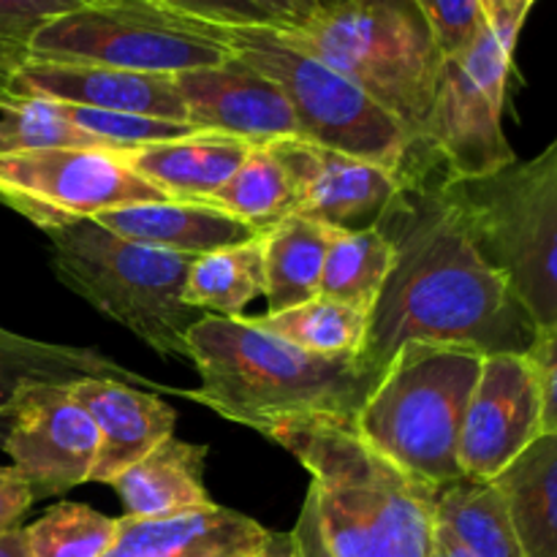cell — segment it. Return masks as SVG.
<instances>
[{
  "instance_id": "6da1fadb",
  "label": "cell",
  "mask_w": 557,
  "mask_h": 557,
  "mask_svg": "<svg viewBox=\"0 0 557 557\" xmlns=\"http://www.w3.org/2000/svg\"><path fill=\"white\" fill-rule=\"evenodd\" d=\"M375 226L395 250L370 310L359 364L384 375L408 343L460 346L484 354H528L536 326L506 277L484 259L466 215L449 194V174L430 150L400 174Z\"/></svg>"
},
{
  "instance_id": "7a4b0ae2",
  "label": "cell",
  "mask_w": 557,
  "mask_h": 557,
  "mask_svg": "<svg viewBox=\"0 0 557 557\" xmlns=\"http://www.w3.org/2000/svg\"><path fill=\"white\" fill-rule=\"evenodd\" d=\"M313 476L332 557H435L438 490L386 460L351 417L302 413L261 428Z\"/></svg>"
},
{
  "instance_id": "3957f363",
  "label": "cell",
  "mask_w": 557,
  "mask_h": 557,
  "mask_svg": "<svg viewBox=\"0 0 557 557\" xmlns=\"http://www.w3.org/2000/svg\"><path fill=\"white\" fill-rule=\"evenodd\" d=\"M188 359L201 384L199 389H174V395L259 433L275 419L302 413L357 419L381 381L359 359L302 351L245 315L196 321L188 332Z\"/></svg>"
},
{
  "instance_id": "277c9868",
  "label": "cell",
  "mask_w": 557,
  "mask_h": 557,
  "mask_svg": "<svg viewBox=\"0 0 557 557\" xmlns=\"http://www.w3.org/2000/svg\"><path fill=\"white\" fill-rule=\"evenodd\" d=\"M277 33L341 71L413 145H424L444 52L413 0H321L299 25Z\"/></svg>"
},
{
  "instance_id": "5b68a950",
  "label": "cell",
  "mask_w": 557,
  "mask_h": 557,
  "mask_svg": "<svg viewBox=\"0 0 557 557\" xmlns=\"http://www.w3.org/2000/svg\"><path fill=\"white\" fill-rule=\"evenodd\" d=\"M484 354L460 346L408 343L357 413L373 449L430 487L462 479L460 435Z\"/></svg>"
},
{
  "instance_id": "8992f818",
  "label": "cell",
  "mask_w": 557,
  "mask_h": 557,
  "mask_svg": "<svg viewBox=\"0 0 557 557\" xmlns=\"http://www.w3.org/2000/svg\"><path fill=\"white\" fill-rule=\"evenodd\" d=\"M44 234L49 264L65 288L161 357L188 359V332L205 319L185 302L190 256L131 243L92 218Z\"/></svg>"
},
{
  "instance_id": "52a82bcc",
  "label": "cell",
  "mask_w": 557,
  "mask_h": 557,
  "mask_svg": "<svg viewBox=\"0 0 557 557\" xmlns=\"http://www.w3.org/2000/svg\"><path fill=\"white\" fill-rule=\"evenodd\" d=\"M484 259L539 330L557 326V139L531 161L479 180H449Z\"/></svg>"
},
{
  "instance_id": "ba28073f",
  "label": "cell",
  "mask_w": 557,
  "mask_h": 557,
  "mask_svg": "<svg viewBox=\"0 0 557 557\" xmlns=\"http://www.w3.org/2000/svg\"><path fill=\"white\" fill-rule=\"evenodd\" d=\"M228 41L234 58L281 87L302 139L395 174L424 147L413 145L403 125L341 71L286 41L277 25L228 27Z\"/></svg>"
},
{
  "instance_id": "9c48e42d",
  "label": "cell",
  "mask_w": 557,
  "mask_h": 557,
  "mask_svg": "<svg viewBox=\"0 0 557 557\" xmlns=\"http://www.w3.org/2000/svg\"><path fill=\"white\" fill-rule=\"evenodd\" d=\"M228 27L166 9L156 0H90L44 22L30 60L90 63L177 76L232 60Z\"/></svg>"
},
{
  "instance_id": "30bf717a",
  "label": "cell",
  "mask_w": 557,
  "mask_h": 557,
  "mask_svg": "<svg viewBox=\"0 0 557 557\" xmlns=\"http://www.w3.org/2000/svg\"><path fill=\"white\" fill-rule=\"evenodd\" d=\"M511 58L515 47L484 27L441 63L424 145L444 163L449 180L490 177L517 161L504 134Z\"/></svg>"
},
{
  "instance_id": "8fae6325",
  "label": "cell",
  "mask_w": 557,
  "mask_h": 557,
  "mask_svg": "<svg viewBox=\"0 0 557 557\" xmlns=\"http://www.w3.org/2000/svg\"><path fill=\"white\" fill-rule=\"evenodd\" d=\"M166 201L112 147H49L0 156V205L47 228L114 207Z\"/></svg>"
},
{
  "instance_id": "7c38bea8",
  "label": "cell",
  "mask_w": 557,
  "mask_h": 557,
  "mask_svg": "<svg viewBox=\"0 0 557 557\" xmlns=\"http://www.w3.org/2000/svg\"><path fill=\"white\" fill-rule=\"evenodd\" d=\"M0 449L38 498L87 484L98 460V428L71 384L27 386L11 406Z\"/></svg>"
},
{
  "instance_id": "4fadbf2b",
  "label": "cell",
  "mask_w": 557,
  "mask_h": 557,
  "mask_svg": "<svg viewBox=\"0 0 557 557\" xmlns=\"http://www.w3.org/2000/svg\"><path fill=\"white\" fill-rule=\"evenodd\" d=\"M542 435V397L528 354H490L460 435L462 476L493 482Z\"/></svg>"
},
{
  "instance_id": "5bb4252c",
  "label": "cell",
  "mask_w": 557,
  "mask_h": 557,
  "mask_svg": "<svg viewBox=\"0 0 557 557\" xmlns=\"http://www.w3.org/2000/svg\"><path fill=\"white\" fill-rule=\"evenodd\" d=\"M286 169L297 194V215L330 228H370L395 196L400 177L395 172L302 136H288L264 145Z\"/></svg>"
},
{
  "instance_id": "9a60e30c",
  "label": "cell",
  "mask_w": 557,
  "mask_h": 557,
  "mask_svg": "<svg viewBox=\"0 0 557 557\" xmlns=\"http://www.w3.org/2000/svg\"><path fill=\"white\" fill-rule=\"evenodd\" d=\"M188 123L199 131L234 136L248 145H270L299 136L297 117L281 87L239 58L174 76Z\"/></svg>"
},
{
  "instance_id": "2e32d148",
  "label": "cell",
  "mask_w": 557,
  "mask_h": 557,
  "mask_svg": "<svg viewBox=\"0 0 557 557\" xmlns=\"http://www.w3.org/2000/svg\"><path fill=\"white\" fill-rule=\"evenodd\" d=\"M22 98H47L74 107L188 123V109L174 85V76L139 74V71L109 69V65L30 60L11 82L5 107Z\"/></svg>"
},
{
  "instance_id": "e0dca14e",
  "label": "cell",
  "mask_w": 557,
  "mask_h": 557,
  "mask_svg": "<svg viewBox=\"0 0 557 557\" xmlns=\"http://www.w3.org/2000/svg\"><path fill=\"white\" fill-rule=\"evenodd\" d=\"M71 392L98 428V460L90 482L109 484L174 435L177 413L156 392L109 379L76 381Z\"/></svg>"
},
{
  "instance_id": "ac0fdd59",
  "label": "cell",
  "mask_w": 557,
  "mask_h": 557,
  "mask_svg": "<svg viewBox=\"0 0 557 557\" xmlns=\"http://www.w3.org/2000/svg\"><path fill=\"white\" fill-rule=\"evenodd\" d=\"M267 536L253 517L212 504L163 520L120 517L117 542L103 557H253Z\"/></svg>"
},
{
  "instance_id": "d6986e66",
  "label": "cell",
  "mask_w": 557,
  "mask_h": 557,
  "mask_svg": "<svg viewBox=\"0 0 557 557\" xmlns=\"http://www.w3.org/2000/svg\"><path fill=\"white\" fill-rule=\"evenodd\" d=\"M92 221L131 243L190 256V259L250 243L261 234L210 201H141V205L114 207Z\"/></svg>"
},
{
  "instance_id": "ffe728a7",
  "label": "cell",
  "mask_w": 557,
  "mask_h": 557,
  "mask_svg": "<svg viewBox=\"0 0 557 557\" xmlns=\"http://www.w3.org/2000/svg\"><path fill=\"white\" fill-rule=\"evenodd\" d=\"M248 141L215 131H196L183 139L131 147L125 163L145 183L174 201H210L232 180L250 152Z\"/></svg>"
},
{
  "instance_id": "44dd1931",
  "label": "cell",
  "mask_w": 557,
  "mask_h": 557,
  "mask_svg": "<svg viewBox=\"0 0 557 557\" xmlns=\"http://www.w3.org/2000/svg\"><path fill=\"white\" fill-rule=\"evenodd\" d=\"M85 379L123 381L136 389L174 392L134 370L123 368L117 359L85 346L44 343L0 326V435L16 397L36 384H76Z\"/></svg>"
},
{
  "instance_id": "7402d4cb",
  "label": "cell",
  "mask_w": 557,
  "mask_h": 557,
  "mask_svg": "<svg viewBox=\"0 0 557 557\" xmlns=\"http://www.w3.org/2000/svg\"><path fill=\"white\" fill-rule=\"evenodd\" d=\"M207 455H210L207 446L188 444L172 435L150 455L125 468L109 482L123 504V517L163 520V517L212 506L205 484Z\"/></svg>"
},
{
  "instance_id": "603a6c76",
  "label": "cell",
  "mask_w": 557,
  "mask_h": 557,
  "mask_svg": "<svg viewBox=\"0 0 557 557\" xmlns=\"http://www.w3.org/2000/svg\"><path fill=\"white\" fill-rule=\"evenodd\" d=\"M493 484L525 557H557V435H539Z\"/></svg>"
},
{
  "instance_id": "cb8c5ba5",
  "label": "cell",
  "mask_w": 557,
  "mask_h": 557,
  "mask_svg": "<svg viewBox=\"0 0 557 557\" xmlns=\"http://www.w3.org/2000/svg\"><path fill=\"white\" fill-rule=\"evenodd\" d=\"M330 226L305 215L283 218L264 232L267 313L310 302L321 294Z\"/></svg>"
},
{
  "instance_id": "d4e9b609",
  "label": "cell",
  "mask_w": 557,
  "mask_h": 557,
  "mask_svg": "<svg viewBox=\"0 0 557 557\" xmlns=\"http://www.w3.org/2000/svg\"><path fill=\"white\" fill-rule=\"evenodd\" d=\"M264 294V234L234 248L194 259L185 281V302L205 315L237 319Z\"/></svg>"
},
{
  "instance_id": "484cf974",
  "label": "cell",
  "mask_w": 557,
  "mask_h": 557,
  "mask_svg": "<svg viewBox=\"0 0 557 557\" xmlns=\"http://www.w3.org/2000/svg\"><path fill=\"white\" fill-rule=\"evenodd\" d=\"M435 517L473 557H525L504 498L493 482H473L462 476L438 487Z\"/></svg>"
},
{
  "instance_id": "4316f807",
  "label": "cell",
  "mask_w": 557,
  "mask_h": 557,
  "mask_svg": "<svg viewBox=\"0 0 557 557\" xmlns=\"http://www.w3.org/2000/svg\"><path fill=\"white\" fill-rule=\"evenodd\" d=\"M395 264V250L379 226L330 228L321 294L370 315Z\"/></svg>"
},
{
  "instance_id": "83f0119b",
  "label": "cell",
  "mask_w": 557,
  "mask_h": 557,
  "mask_svg": "<svg viewBox=\"0 0 557 557\" xmlns=\"http://www.w3.org/2000/svg\"><path fill=\"white\" fill-rule=\"evenodd\" d=\"M368 319L362 310L319 294L310 302L283 313H264L253 321L302 351L330 359H359L368 337Z\"/></svg>"
},
{
  "instance_id": "f1b7e54d",
  "label": "cell",
  "mask_w": 557,
  "mask_h": 557,
  "mask_svg": "<svg viewBox=\"0 0 557 557\" xmlns=\"http://www.w3.org/2000/svg\"><path fill=\"white\" fill-rule=\"evenodd\" d=\"M256 232H270L288 215H297V194L286 169L264 145H253L237 172L210 199Z\"/></svg>"
},
{
  "instance_id": "f546056e",
  "label": "cell",
  "mask_w": 557,
  "mask_h": 557,
  "mask_svg": "<svg viewBox=\"0 0 557 557\" xmlns=\"http://www.w3.org/2000/svg\"><path fill=\"white\" fill-rule=\"evenodd\" d=\"M120 517L60 500L25 528L33 557H103L117 542Z\"/></svg>"
},
{
  "instance_id": "4dcf8cb0",
  "label": "cell",
  "mask_w": 557,
  "mask_h": 557,
  "mask_svg": "<svg viewBox=\"0 0 557 557\" xmlns=\"http://www.w3.org/2000/svg\"><path fill=\"white\" fill-rule=\"evenodd\" d=\"M49 147H109L71 125L58 101L22 98L0 109V156ZM114 150V147H112Z\"/></svg>"
},
{
  "instance_id": "1f68e13d",
  "label": "cell",
  "mask_w": 557,
  "mask_h": 557,
  "mask_svg": "<svg viewBox=\"0 0 557 557\" xmlns=\"http://www.w3.org/2000/svg\"><path fill=\"white\" fill-rule=\"evenodd\" d=\"M87 3L90 0H0V107L9 101L14 76L30 63V41L38 27Z\"/></svg>"
},
{
  "instance_id": "d6a6232c",
  "label": "cell",
  "mask_w": 557,
  "mask_h": 557,
  "mask_svg": "<svg viewBox=\"0 0 557 557\" xmlns=\"http://www.w3.org/2000/svg\"><path fill=\"white\" fill-rule=\"evenodd\" d=\"M71 125L90 134L92 139L114 147V150H131V147L158 145V141L183 139V136L196 134V125L172 123V120L145 117V114L128 112H107V109H87L74 107V103H60Z\"/></svg>"
},
{
  "instance_id": "836d02e7",
  "label": "cell",
  "mask_w": 557,
  "mask_h": 557,
  "mask_svg": "<svg viewBox=\"0 0 557 557\" xmlns=\"http://www.w3.org/2000/svg\"><path fill=\"white\" fill-rule=\"evenodd\" d=\"M413 5L428 20L444 58L466 49L487 27L479 0H413Z\"/></svg>"
},
{
  "instance_id": "e575fe53",
  "label": "cell",
  "mask_w": 557,
  "mask_h": 557,
  "mask_svg": "<svg viewBox=\"0 0 557 557\" xmlns=\"http://www.w3.org/2000/svg\"><path fill=\"white\" fill-rule=\"evenodd\" d=\"M542 397V435H557V326L539 330L528 348Z\"/></svg>"
},
{
  "instance_id": "d590c367",
  "label": "cell",
  "mask_w": 557,
  "mask_h": 557,
  "mask_svg": "<svg viewBox=\"0 0 557 557\" xmlns=\"http://www.w3.org/2000/svg\"><path fill=\"white\" fill-rule=\"evenodd\" d=\"M156 3L180 11V14L226 27L275 25V20L261 5H256L253 0H156Z\"/></svg>"
},
{
  "instance_id": "8d00e7d4",
  "label": "cell",
  "mask_w": 557,
  "mask_h": 557,
  "mask_svg": "<svg viewBox=\"0 0 557 557\" xmlns=\"http://www.w3.org/2000/svg\"><path fill=\"white\" fill-rule=\"evenodd\" d=\"M36 504L27 479L14 466H0V536L22 528V517Z\"/></svg>"
},
{
  "instance_id": "74e56055",
  "label": "cell",
  "mask_w": 557,
  "mask_h": 557,
  "mask_svg": "<svg viewBox=\"0 0 557 557\" xmlns=\"http://www.w3.org/2000/svg\"><path fill=\"white\" fill-rule=\"evenodd\" d=\"M479 3H482L484 22H487L490 30L509 47H517L522 25H525L536 0H479Z\"/></svg>"
},
{
  "instance_id": "f35d334b",
  "label": "cell",
  "mask_w": 557,
  "mask_h": 557,
  "mask_svg": "<svg viewBox=\"0 0 557 557\" xmlns=\"http://www.w3.org/2000/svg\"><path fill=\"white\" fill-rule=\"evenodd\" d=\"M299 539V547H302L305 557H332L326 549L324 533H321V520H319V504H315L313 487L308 490V498H305L302 509H299L297 525L292 528Z\"/></svg>"
},
{
  "instance_id": "ab89813d",
  "label": "cell",
  "mask_w": 557,
  "mask_h": 557,
  "mask_svg": "<svg viewBox=\"0 0 557 557\" xmlns=\"http://www.w3.org/2000/svg\"><path fill=\"white\" fill-rule=\"evenodd\" d=\"M253 3L261 5V9L270 14L277 27H294L299 25L305 16L313 14V9L321 0H253Z\"/></svg>"
},
{
  "instance_id": "60d3db41",
  "label": "cell",
  "mask_w": 557,
  "mask_h": 557,
  "mask_svg": "<svg viewBox=\"0 0 557 557\" xmlns=\"http://www.w3.org/2000/svg\"><path fill=\"white\" fill-rule=\"evenodd\" d=\"M253 557H305V555H302V547H299L297 533L294 531H283V533L270 531L264 547H261Z\"/></svg>"
},
{
  "instance_id": "b9f144b4",
  "label": "cell",
  "mask_w": 557,
  "mask_h": 557,
  "mask_svg": "<svg viewBox=\"0 0 557 557\" xmlns=\"http://www.w3.org/2000/svg\"><path fill=\"white\" fill-rule=\"evenodd\" d=\"M435 557H473L466 547L460 544V539L438 520L435 525Z\"/></svg>"
},
{
  "instance_id": "7bdbcfd3",
  "label": "cell",
  "mask_w": 557,
  "mask_h": 557,
  "mask_svg": "<svg viewBox=\"0 0 557 557\" xmlns=\"http://www.w3.org/2000/svg\"><path fill=\"white\" fill-rule=\"evenodd\" d=\"M0 557H33L27 547L25 528H14V531L0 536Z\"/></svg>"
}]
</instances>
